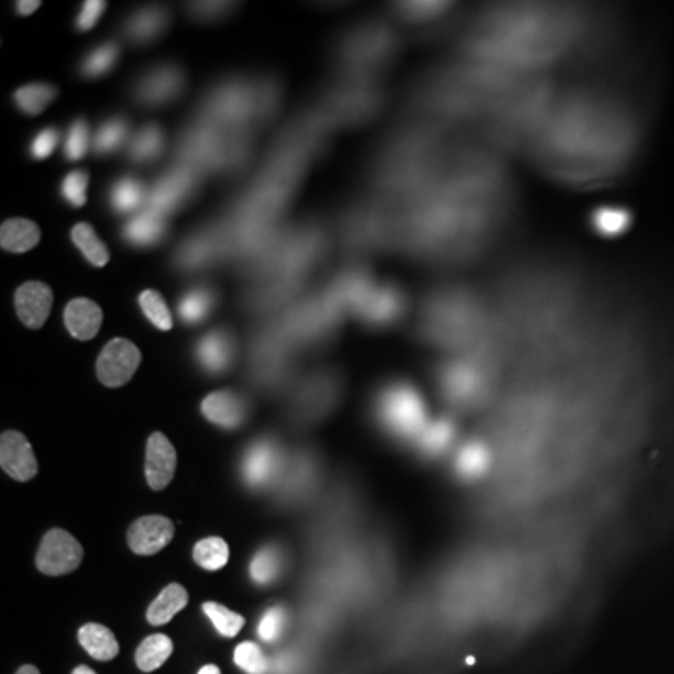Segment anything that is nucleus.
<instances>
[{
  "instance_id": "1",
  "label": "nucleus",
  "mask_w": 674,
  "mask_h": 674,
  "mask_svg": "<svg viewBox=\"0 0 674 674\" xmlns=\"http://www.w3.org/2000/svg\"><path fill=\"white\" fill-rule=\"evenodd\" d=\"M435 141L422 130L396 135L373 169L377 190L390 197H411L424 188L435 163Z\"/></svg>"
},
{
  "instance_id": "2",
  "label": "nucleus",
  "mask_w": 674,
  "mask_h": 674,
  "mask_svg": "<svg viewBox=\"0 0 674 674\" xmlns=\"http://www.w3.org/2000/svg\"><path fill=\"white\" fill-rule=\"evenodd\" d=\"M330 246V236L321 221L306 220L281 229L272 251L255 266L248 278L264 276H308L321 263Z\"/></svg>"
},
{
  "instance_id": "3",
  "label": "nucleus",
  "mask_w": 674,
  "mask_h": 674,
  "mask_svg": "<svg viewBox=\"0 0 674 674\" xmlns=\"http://www.w3.org/2000/svg\"><path fill=\"white\" fill-rule=\"evenodd\" d=\"M195 118L220 130L246 128L253 132L255 79L238 75L221 79L201 98Z\"/></svg>"
},
{
  "instance_id": "4",
  "label": "nucleus",
  "mask_w": 674,
  "mask_h": 674,
  "mask_svg": "<svg viewBox=\"0 0 674 674\" xmlns=\"http://www.w3.org/2000/svg\"><path fill=\"white\" fill-rule=\"evenodd\" d=\"M397 51V36L384 25L369 23L345 34L337 45V60L343 77H366L394 59Z\"/></svg>"
},
{
  "instance_id": "5",
  "label": "nucleus",
  "mask_w": 674,
  "mask_h": 674,
  "mask_svg": "<svg viewBox=\"0 0 674 674\" xmlns=\"http://www.w3.org/2000/svg\"><path fill=\"white\" fill-rule=\"evenodd\" d=\"M381 103V88L373 79L343 77L324 92L317 109L332 126H356L373 117Z\"/></svg>"
},
{
  "instance_id": "6",
  "label": "nucleus",
  "mask_w": 674,
  "mask_h": 674,
  "mask_svg": "<svg viewBox=\"0 0 674 674\" xmlns=\"http://www.w3.org/2000/svg\"><path fill=\"white\" fill-rule=\"evenodd\" d=\"M233 263V248L225 221H208L182 240L173 255L178 274H203L223 263Z\"/></svg>"
},
{
  "instance_id": "7",
  "label": "nucleus",
  "mask_w": 674,
  "mask_h": 674,
  "mask_svg": "<svg viewBox=\"0 0 674 674\" xmlns=\"http://www.w3.org/2000/svg\"><path fill=\"white\" fill-rule=\"evenodd\" d=\"M223 150L225 132L199 118H193V122L184 128L176 141L175 165L186 167L201 178L221 175Z\"/></svg>"
},
{
  "instance_id": "8",
  "label": "nucleus",
  "mask_w": 674,
  "mask_h": 674,
  "mask_svg": "<svg viewBox=\"0 0 674 674\" xmlns=\"http://www.w3.org/2000/svg\"><path fill=\"white\" fill-rule=\"evenodd\" d=\"M341 236L347 250L367 253L388 246L397 236V225L379 206H354L343 216Z\"/></svg>"
},
{
  "instance_id": "9",
  "label": "nucleus",
  "mask_w": 674,
  "mask_h": 674,
  "mask_svg": "<svg viewBox=\"0 0 674 674\" xmlns=\"http://www.w3.org/2000/svg\"><path fill=\"white\" fill-rule=\"evenodd\" d=\"M379 416L388 431L405 439L422 435L427 427L424 401L409 384H394L382 392Z\"/></svg>"
},
{
  "instance_id": "10",
  "label": "nucleus",
  "mask_w": 674,
  "mask_h": 674,
  "mask_svg": "<svg viewBox=\"0 0 674 674\" xmlns=\"http://www.w3.org/2000/svg\"><path fill=\"white\" fill-rule=\"evenodd\" d=\"M186 72L175 62H160L141 72L133 81V102L141 107L156 109L176 102L186 90Z\"/></svg>"
},
{
  "instance_id": "11",
  "label": "nucleus",
  "mask_w": 674,
  "mask_h": 674,
  "mask_svg": "<svg viewBox=\"0 0 674 674\" xmlns=\"http://www.w3.org/2000/svg\"><path fill=\"white\" fill-rule=\"evenodd\" d=\"M203 178L190 169L175 165L158 176L148 190L147 208L162 216H171L190 203L201 190Z\"/></svg>"
},
{
  "instance_id": "12",
  "label": "nucleus",
  "mask_w": 674,
  "mask_h": 674,
  "mask_svg": "<svg viewBox=\"0 0 674 674\" xmlns=\"http://www.w3.org/2000/svg\"><path fill=\"white\" fill-rule=\"evenodd\" d=\"M83 562V547L62 528H53L44 536L36 555V568L45 575H66Z\"/></svg>"
},
{
  "instance_id": "13",
  "label": "nucleus",
  "mask_w": 674,
  "mask_h": 674,
  "mask_svg": "<svg viewBox=\"0 0 674 674\" xmlns=\"http://www.w3.org/2000/svg\"><path fill=\"white\" fill-rule=\"evenodd\" d=\"M141 364V351L124 337L111 339L96 362V375L107 388H120L132 381Z\"/></svg>"
},
{
  "instance_id": "14",
  "label": "nucleus",
  "mask_w": 674,
  "mask_h": 674,
  "mask_svg": "<svg viewBox=\"0 0 674 674\" xmlns=\"http://www.w3.org/2000/svg\"><path fill=\"white\" fill-rule=\"evenodd\" d=\"M306 287V279L294 276H264L251 279L244 291V304L253 311H272L287 306Z\"/></svg>"
},
{
  "instance_id": "15",
  "label": "nucleus",
  "mask_w": 674,
  "mask_h": 674,
  "mask_svg": "<svg viewBox=\"0 0 674 674\" xmlns=\"http://www.w3.org/2000/svg\"><path fill=\"white\" fill-rule=\"evenodd\" d=\"M324 289L330 293L343 311L352 309L358 313L360 308L366 304L367 296L375 289V283L369 276L366 266L351 264L343 268L334 281Z\"/></svg>"
},
{
  "instance_id": "16",
  "label": "nucleus",
  "mask_w": 674,
  "mask_h": 674,
  "mask_svg": "<svg viewBox=\"0 0 674 674\" xmlns=\"http://www.w3.org/2000/svg\"><path fill=\"white\" fill-rule=\"evenodd\" d=\"M175 538V525L163 515L139 517L128 530V545L135 555L150 557L165 549Z\"/></svg>"
},
{
  "instance_id": "17",
  "label": "nucleus",
  "mask_w": 674,
  "mask_h": 674,
  "mask_svg": "<svg viewBox=\"0 0 674 674\" xmlns=\"http://www.w3.org/2000/svg\"><path fill=\"white\" fill-rule=\"evenodd\" d=\"M0 465L17 482H29L38 474V459L29 439L19 431H4L0 439Z\"/></svg>"
},
{
  "instance_id": "18",
  "label": "nucleus",
  "mask_w": 674,
  "mask_h": 674,
  "mask_svg": "<svg viewBox=\"0 0 674 674\" xmlns=\"http://www.w3.org/2000/svg\"><path fill=\"white\" fill-rule=\"evenodd\" d=\"M171 12L165 6H145L128 15L122 23L124 38L133 45H150L169 29Z\"/></svg>"
},
{
  "instance_id": "19",
  "label": "nucleus",
  "mask_w": 674,
  "mask_h": 674,
  "mask_svg": "<svg viewBox=\"0 0 674 674\" xmlns=\"http://www.w3.org/2000/svg\"><path fill=\"white\" fill-rule=\"evenodd\" d=\"M53 308V293L42 281H27L15 293V311L21 323L29 328H42Z\"/></svg>"
},
{
  "instance_id": "20",
  "label": "nucleus",
  "mask_w": 674,
  "mask_h": 674,
  "mask_svg": "<svg viewBox=\"0 0 674 674\" xmlns=\"http://www.w3.org/2000/svg\"><path fill=\"white\" fill-rule=\"evenodd\" d=\"M176 472V450L163 433H152L147 442L145 474L150 489L163 491L173 482Z\"/></svg>"
},
{
  "instance_id": "21",
  "label": "nucleus",
  "mask_w": 674,
  "mask_h": 674,
  "mask_svg": "<svg viewBox=\"0 0 674 674\" xmlns=\"http://www.w3.org/2000/svg\"><path fill=\"white\" fill-rule=\"evenodd\" d=\"M235 336L225 330L216 328L199 339L195 354L201 367L210 375H220L227 371L235 360Z\"/></svg>"
},
{
  "instance_id": "22",
  "label": "nucleus",
  "mask_w": 674,
  "mask_h": 674,
  "mask_svg": "<svg viewBox=\"0 0 674 674\" xmlns=\"http://www.w3.org/2000/svg\"><path fill=\"white\" fill-rule=\"evenodd\" d=\"M403 311H405V293L396 285L386 283L371 291V294L367 296L366 304L358 311V315L366 323L384 326V324L396 323L397 319L403 315Z\"/></svg>"
},
{
  "instance_id": "23",
  "label": "nucleus",
  "mask_w": 674,
  "mask_h": 674,
  "mask_svg": "<svg viewBox=\"0 0 674 674\" xmlns=\"http://www.w3.org/2000/svg\"><path fill=\"white\" fill-rule=\"evenodd\" d=\"M169 235V221L154 210H145L132 220L126 221L120 229L122 240L132 248H154L162 244Z\"/></svg>"
},
{
  "instance_id": "24",
  "label": "nucleus",
  "mask_w": 674,
  "mask_h": 674,
  "mask_svg": "<svg viewBox=\"0 0 674 674\" xmlns=\"http://www.w3.org/2000/svg\"><path fill=\"white\" fill-rule=\"evenodd\" d=\"M201 411L212 424L223 429H236L248 418V401L235 392L221 390L203 399Z\"/></svg>"
},
{
  "instance_id": "25",
  "label": "nucleus",
  "mask_w": 674,
  "mask_h": 674,
  "mask_svg": "<svg viewBox=\"0 0 674 674\" xmlns=\"http://www.w3.org/2000/svg\"><path fill=\"white\" fill-rule=\"evenodd\" d=\"M220 293L212 283H195L178 298V315L186 324H199L206 321L218 306Z\"/></svg>"
},
{
  "instance_id": "26",
  "label": "nucleus",
  "mask_w": 674,
  "mask_h": 674,
  "mask_svg": "<svg viewBox=\"0 0 674 674\" xmlns=\"http://www.w3.org/2000/svg\"><path fill=\"white\" fill-rule=\"evenodd\" d=\"M103 313L98 304L88 298H74L64 309V324L70 336L90 341L102 328Z\"/></svg>"
},
{
  "instance_id": "27",
  "label": "nucleus",
  "mask_w": 674,
  "mask_h": 674,
  "mask_svg": "<svg viewBox=\"0 0 674 674\" xmlns=\"http://www.w3.org/2000/svg\"><path fill=\"white\" fill-rule=\"evenodd\" d=\"M148 190L141 178L133 175L118 176L107 190V206L113 214L126 216L147 203Z\"/></svg>"
},
{
  "instance_id": "28",
  "label": "nucleus",
  "mask_w": 674,
  "mask_h": 674,
  "mask_svg": "<svg viewBox=\"0 0 674 674\" xmlns=\"http://www.w3.org/2000/svg\"><path fill=\"white\" fill-rule=\"evenodd\" d=\"M167 145L165 132L158 124H147L135 133L128 145V160L135 165H150L162 158Z\"/></svg>"
},
{
  "instance_id": "29",
  "label": "nucleus",
  "mask_w": 674,
  "mask_h": 674,
  "mask_svg": "<svg viewBox=\"0 0 674 674\" xmlns=\"http://www.w3.org/2000/svg\"><path fill=\"white\" fill-rule=\"evenodd\" d=\"M130 120L122 115L105 118L102 124L98 126V132L92 139V150L96 156H109L115 154L126 143L130 145Z\"/></svg>"
},
{
  "instance_id": "30",
  "label": "nucleus",
  "mask_w": 674,
  "mask_h": 674,
  "mask_svg": "<svg viewBox=\"0 0 674 674\" xmlns=\"http://www.w3.org/2000/svg\"><path fill=\"white\" fill-rule=\"evenodd\" d=\"M278 448L272 442H257L250 448V452L246 454V463H244V470H246V480L251 485H263L274 476V472L278 469Z\"/></svg>"
},
{
  "instance_id": "31",
  "label": "nucleus",
  "mask_w": 674,
  "mask_h": 674,
  "mask_svg": "<svg viewBox=\"0 0 674 674\" xmlns=\"http://www.w3.org/2000/svg\"><path fill=\"white\" fill-rule=\"evenodd\" d=\"M120 53H122V47L117 40H105L102 44L92 47L81 59L79 75L83 79H102L115 70Z\"/></svg>"
},
{
  "instance_id": "32",
  "label": "nucleus",
  "mask_w": 674,
  "mask_h": 674,
  "mask_svg": "<svg viewBox=\"0 0 674 674\" xmlns=\"http://www.w3.org/2000/svg\"><path fill=\"white\" fill-rule=\"evenodd\" d=\"M188 601H190L188 590L178 583H171L169 587L163 588L156 600L150 603L147 611L148 624L152 626L169 624L173 616L178 615L188 605Z\"/></svg>"
},
{
  "instance_id": "33",
  "label": "nucleus",
  "mask_w": 674,
  "mask_h": 674,
  "mask_svg": "<svg viewBox=\"0 0 674 674\" xmlns=\"http://www.w3.org/2000/svg\"><path fill=\"white\" fill-rule=\"evenodd\" d=\"M40 229L34 221L25 218H12L2 223L0 229V244L6 251L25 253L32 250L40 242Z\"/></svg>"
},
{
  "instance_id": "34",
  "label": "nucleus",
  "mask_w": 674,
  "mask_h": 674,
  "mask_svg": "<svg viewBox=\"0 0 674 674\" xmlns=\"http://www.w3.org/2000/svg\"><path fill=\"white\" fill-rule=\"evenodd\" d=\"M281 103V83L272 75L255 79V120L253 130L268 124L278 113Z\"/></svg>"
},
{
  "instance_id": "35",
  "label": "nucleus",
  "mask_w": 674,
  "mask_h": 674,
  "mask_svg": "<svg viewBox=\"0 0 674 674\" xmlns=\"http://www.w3.org/2000/svg\"><path fill=\"white\" fill-rule=\"evenodd\" d=\"M79 643L94 660L98 661L115 660L120 652V646H118L117 637L113 635V631L94 622L85 624L79 630Z\"/></svg>"
},
{
  "instance_id": "36",
  "label": "nucleus",
  "mask_w": 674,
  "mask_h": 674,
  "mask_svg": "<svg viewBox=\"0 0 674 674\" xmlns=\"http://www.w3.org/2000/svg\"><path fill=\"white\" fill-rule=\"evenodd\" d=\"M171 654H173V641L163 633H156L139 645L135 652V661L143 673H152L160 669L163 663L171 658Z\"/></svg>"
},
{
  "instance_id": "37",
  "label": "nucleus",
  "mask_w": 674,
  "mask_h": 674,
  "mask_svg": "<svg viewBox=\"0 0 674 674\" xmlns=\"http://www.w3.org/2000/svg\"><path fill=\"white\" fill-rule=\"evenodd\" d=\"M57 92V87L49 83H30L15 90L14 102L21 113L34 117L40 115L57 98Z\"/></svg>"
},
{
  "instance_id": "38",
  "label": "nucleus",
  "mask_w": 674,
  "mask_h": 674,
  "mask_svg": "<svg viewBox=\"0 0 674 674\" xmlns=\"http://www.w3.org/2000/svg\"><path fill=\"white\" fill-rule=\"evenodd\" d=\"M72 240H74L77 250L83 253V257L87 259L92 266L102 268L109 263V250L107 246L100 240V236L96 235V231L88 225V223H77L72 229Z\"/></svg>"
},
{
  "instance_id": "39",
  "label": "nucleus",
  "mask_w": 674,
  "mask_h": 674,
  "mask_svg": "<svg viewBox=\"0 0 674 674\" xmlns=\"http://www.w3.org/2000/svg\"><path fill=\"white\" fill-rule=\"evenodd\" d=\"M193 560L208 572H218L229 562V545L218 536H210L195 545Z\"/></svg>"
},
{
  "instance_id": "40",
  "label": "nucleus",
  "mask_w": 674,
  "mask_h": 674,
  "mask_svg": "<svg viewBox=\"0 0 674 674\" xmlns=\"http://www.w3.org/2000/svg\"><path fill=\"white\" fill-rule=\"evenodd\" d=\"M281 572V553L276 547H264L251 560V579L257 585H270Z\"/></svg>"
},
{
  "instance_id": "41",
  "label": "nucleus",
  "mask_w": 674,
  "mask_h": 674,
  "mask_svg": "<svg viewBox=\"0 0 674 674\" xmlns=\"http://www.w3.org/2000/svg\"><path fill=\"white\" fill-rule=\"evenodd\" d=\"M203 611L212 620L214 628L220 631L221 635L227 637V639L236 637L242 631V628H244V624H246L244 616L238 615L235 611L227 609L225 605H220L216 601H206L205 605H203Z\"/></svg>"
},
{
  "instance_id": "42",
  "label": "nucleus",
  "mask_w": 674,
  "mask_h": 674,
  "mask_svg": "<svg viewBox=\"0 0 674 674\" xmlns=\"http://www.w3.org/2000/svg\"><path fill=\"white\" fill-rule=\"evenodd\" d=\"M139 308L158 330L167 332L173 328V315L158 291H143L139 294Z\"/></svg>"
},
{
  "instance_id": "43",
  "label": "nucleus",
  "mask_w": 674,
  "mask_h": 674,
  "mask_svg": "<svg viewBox=\"0 0 674 674\" xmlns=\"http://www.w3.org/2000/svg\"><path fill=\"white\" fill-rule=\"evenodd\" d=\"M90 147H92V141H90V126L87 120L83 117L75 118L64 139V156L72 162H77L87 156Z\"/></svg>"
},
{
  "instance_id": "44",
  "label": "nucleus",
  "mask_w": 674,
  "mask_h": 674,
  "mask_svg": "<svg viewBox=\"0 0 674 674\" xmlns=\"http://www.w3.org/2000/svg\"><path fill=\"white\" fill-rule=\"evenodd\" d=\"M489 465V454L482 444H467L457 455V470L465 478L482 476Z\"/></svg>"
},
{
  "instance_id": "45",
  "label": "nucleus",
  "mask_w": 674,
  "mask_h": 674,
  "mask_svg": "<svg viewBox=\"0 0 674 674\" xmlns=\"http://www.w3.org/2000/svg\"><path fill=\"white\" fill-rule=\"evenodd\" d=\"M88 173L87 171H72L60 182V197L68 205L81 208L87 203Z\"/></svg>"
},
{
  "instance_id": "46",
  "label": "nucleus",
  "mask_w": 674,
  "mask_h": 674,
  "mask_svg": "<svg viewBox=\"0 0 674 674\" xmlns=\"http://www.w3.org/2000/svg\"><path fill=\"white\" fill-rule=\"evenodd\" d=\"M420 437H422V448L427 454H442L452 444L454 429L448 422H437V424L427 425Z\"/></svg>"
},
{
  "instance_id": "47",
  "label": "nucleus",
  "mask_w": 674,
  "mask_h": 674,
  "mask_svg": "<svg viewBox=\"0 0 674 674\" xmlns=\"http://www.w3.org/2000/svg\"><path fill=\"white\" fill-rule=\"evenodd\" d=\"M235 663L244 673L248 674H264L268 671V660L261 646L251 641L236 646Z\"/></svg>"
},
{
  "instance_id": "48",
  "label": "nucleus",
  "mask_w": 674,
  "mask_h": 674,
  "mask_svg": "<svg viewBox=\"0 0 674 674\" xmlns=\"http://www.w3.org/2000/svg\"><path fill=\"white\" fill-rule=\"evenodd\" d=\"M446 388L454 397L469 399L472 394H476L478 379L470 369L455 367L446 373Z\"/></svg>"
},
{
  "instance_id": "49",
  "label": "nucleus",
  "mask_w": 674,
  "mask_h": 674,
  "mask_svg": "<svg viewBox=\"0 0 674 674\" xmlns=\"http://www.w3.org/2000/svg\"><path fill=\"white\" fill-rule=\"evenodd\" d=\"M236 4L233 2H190L188 4V14L201 23H212L225 19L227 15L233 14Z\"/></svg>"
},
{
  "instance_id": "50",
  "label": "nucleus",
  "mask_w": 674,
  "mask_h": 674,
  "mask_svg": "<svg viewBox=\"0 0 674 674\" xmlns=\"http://www.w3.org/2000/svg\"><path fill=\"white\" fill-rule=\"evenodd\" d=\"M60 141L59 128L47 126L30 139L29 154L34 160H45L53 154Z\"/></svg>"
},
{
  "instance_id": "51",
  "label": "nucleus",
  "mask_w": 674,
  "mask_h": 674,
  "mask_svg": "<svg viewBox=\"0 0 674 674\" xmlns=\"http://www.w3.org/2000/svg\"><path fill=\"white\" fill-rule=\"evenodd\" d=\"M285 622H287L285 611L281 607H272L261 618L259 635L263 637L266 643H272V641H276L279 635H281V631L285 628Z\"/></svg>"
},
{
  "instance_id": "52",
  "label": "nucleus",
  "mask_w": 674,
  "mask_h": 674,
  "mask_svg": "<svg viewBox=\"0 0 674 674\" xmlns=\"http://www.w3.org/2000/svg\"><path fill=\"white\" fill-rule=\"evenodd\" d=\"M107 8V2H98V0H87L83 2L79 14L75 17V29L79 32H87V30L94 29L96 23L100 21L103 12Z\"/></svg>"
},
{
  "instance_id": "53",
  "label": "nucleus",
  "mask_w": 674,
  "mask_h": 674,
  "mask_svg": "<svg viewBox=\"0 0 674 674\" xmlns=\"http://www.w3.org/2000/svg\"><path fill=\"white\" fill-rule=\"evenodd\" d=\"M397 12L411 19V21H420V19H427L433 15L442 12L440 4H427V2H411V4H399Z\"/></svg>"
},
{
  "instance_id": "54",
  "label": "nucleus",
  "mask_w": 674,
  "mask_h": 674,
  "mask_svg": "<svg viewBox=\"0 0 674 674\" xmlns=\"http://www.w3.org/2000/svg\"><path fill=\"white\" fill-rule=\"evenodd\" d=\"M40 6H42V2H38V0H32V2H17V4H15L17 14L19 15H30L32 12H36Z\"/></svg>"
},
{
  "instance_id": "55",
  "label": "nucleus",
  "mask_w": 674,
  "mask_h": 674,
  "mask_svg": "<svg viewBox=\"0 0 674 674\" xmlns=\"http://www.w3.org/2000/svg\"><path fill=\"white\" fill-rule=\"evenodd\" d=\"M15 674H40V671L34 665H23Z\"/></svg>"
},
{
  "instance_id": "56",
  "label": "nucleus",
  "mask_w": 674,
  "mask_h": 674,
  "mask_svg": "<svg viewBox=\"0 0 674 674\" xmlns=\"http://www.w3.org/2000/svg\"><path fill=\"white\" fill-rule=\"evenodd\" d=\"M197 674H221V671L216 665H205Z\"/></svg>"
},
{
  "instance_id": "57",
  "label": "nucleus",
  "mask_w": 674,
  "mask_h": 674,
  "mask_svg": "<svg viewBox=\"0 0 674 674\" xmlns=\"http://www.w3.org/2000/svg\"><path fill=\"white\" fill-rule=\"evenodd\" d=\"M72 674H96L90 667H87V665H81V667H77L75 669L74 673Z\"/></svg>"
}]
</instances>
